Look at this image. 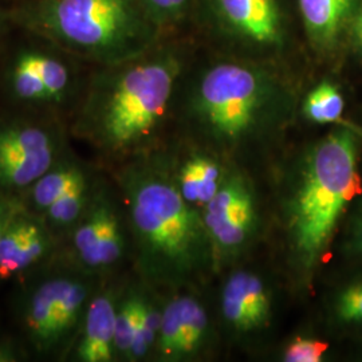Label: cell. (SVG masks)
Returning <instances> with one entry per match:
<instances>
[{
    "label": "cell",
    "mask_w": 362,
    "mask_h": 362,
    "mask_svg": "<svg viewBox=\"0 0 362 362\" xmlns=\"http://www.w3.org/2000/svg\"><path fill=\"white\" fill-rule=\"evenodd\" d=\"M300 110L287 70L228 54L191 61L176 93L182 140L247 168L282 143Z\"/></svg>",
    "instance_id": "obj_1"
},
{
    "label": "cell",
    "mask_w": 362,
    "mask_h": 362,
    "mask_svg": "<svg viewBox=\"0 0 362 362\" xmlns=\"http://www.w3.org/2000/svg\"><path fill=\"white\" fill-rule=\"evenodd\" d=\"M192 52L177 35L115 65L93 66L69 118L71 140L112 169L165 148L181 77Z\"/></svg>",
    "instance_id": "obj_2"
},
{
    "label": "cell",
    "mask_w": 362,
    "mask_h": 362,
    "mask_svg": "<svg viewBox=\"0 0 362 362\" xmlns=\"http://www.w3.org/2000/svg\"><path fill=\"white\" fill-rule=\"evenodd\" d=\"M113 180L140 282L173 293L197 288L215 274L203 214L179 191L167 148L113 169Z\"/></svg>",
    "instance_id": "obj_3"
},
{
    "label": "cell",
    "mask_w": 362,
    "mask_h": 362,
    "mask_svg": "<svg viewBox=\"0 0 362 362\" xmlns=\"http://www.w3.org/2000/svg\"><path fill=\"white\" fill-rule=\"evenodd\" d=\"M358 132L344 125L308 145L286 170L279 223L286 266L309 287L350 204L361 194Z\"/></svg>",
    "instance_id": "obj_4"
},
{
    "label": "cell",
    "mask_w": 362,
    "mask_h": 362,
    "mask_svg": "<svg viewBox=\"0 0 362 362\" xmlns=\"http://www.w3.org/2000/svg\"><path fill=\"white\" fill-rule=\"evenodd\" d=\"M3 6L13 23L90 66L128 61L169 37L141 0H13Z\"/></svg>",
    "instance_id": "obj_5"
},
{
    "label": "cell",
    "mask_w": 362,
    "mask_h": 362,
    "mask_svg": "<svg viewBox=\"0 0 362 362\" xmlns=\"http://www.w3.org/2000/svg\"><path fill=\"white\" fill-rule=\"evenodd\" d=\"M91 69L50 39L11 21L0 54V107L69 122Z\"/></svg>",
    "instance_id": "obj_6"
},
{
    "label": "cell",
    "mask_w": 362,
    "mask_h": 362,
    "mask_svg": "<svg viewBox=\"0 0 362 362\" xmlns=\"http://www.w3.org/2000/svg\"><path fill=\"white\" fill-rule=\"evenodd\" d=\"M33 272L18 303L26 346L39 357L66 358L103 279L81 270L59 252Z\"/></svg>",
    "instance_id": "obj_7"
},
{
    "label": "cell",
    "mask_w": 362,
    "mask_h": 362,
    "mask_svg": "<svg viewBox=\"0 0 362 362\" xmlns=\"http://www.w3.org/2000/svg\"><path fill=\"white\" fill-rule=\"evenodd\" d=\"M297 18L290 0H199L194 22L219 52L286 69L298 46Z\"/></svg>",
    "instance_id": "obj_8"
},
{
    "label": "cell",
    "mask_w": 362,
    "mask_h": 362,
    "mask_svg": "<svg viewBox=\"0 0 362 362\" xmlns=\"http://www.w3.org/2000/svg\"><path fill=\"white\" fill-rule=\"evenodd\" d=\"M61 117L0 107V194L16 197L71 151Z\"/></svg>",
    "instance_id": "obj_9"
},
{
    "label": "cell",
    "mask_w": 362,
    "mask_h": 362,
    "mask_svg": "<svg viewBox=\"0 0 362 362\" xmlns=\"http://www.w3.org/2000/svg\"><path fill=\"white\" fill-rule=\"evenodd\" d=\"M202 214L215 274L238 266L258 243L263 228L258 189L248 168L230 164L219 191Z\"/></svg>",
    "instance_id": "obj_10"
},
{
    "label": "cell",
    "mask_w": 362,
    "mask_h": 362,
    "mask_svg": "<svg viewBox=\"0 0 362 362\" xmlns=\"http://www.w3.org/2000/svg\"><path fill=\"white\" fill-rule=\"evenodd\" d=\"M59 254L100 279H106L129 255L128 224L115 182L98 176L90 203Z\"/></svg>",
    "instance_id": "obj_11"
},
{
    "label": "cell",
    "mask_w": 362,
    "mask_h": 362,
    "mask_svg": "<svg viewBox=\"0 0 362 362\" xmlns=\"http://www.w3.org/2000/svg\"><path fill=\"white\" fill-rule=\"evenodd\" d=\"M220 287L219 314L226 332L236 341L250 342L266 334L274 321L275 293L258 270L235 266Z\"/></svg>",
    "instance_id": "obj_12"
},
{
    "label": "cell",
    "mask_w": 362,
    "mask_h": 362,
    "mask_svg": "<svg viewBox=\"0 0 362 362\" xmlns=\"http://www.w3.org/2000/svg\"><path fill=\"white\" fill-rule=\"evenodd\" d=\"M197 288L169 293L163 302L160 333L153 357L157 361H192L206 353L211 339V318Z\"/></svg>",
    "instance_id": "obj_13"
},
{
    "label": "cell",
    "mask_w": 362,
    "mask_h": 362,
    "mask_svg": "<svg viewBox=\"0 0 362 362\" xmlns=\"http://www.w3.org/2000/svg\"><path fill=\"white\" fill-rule=\"evenodd\" d=\"M61 250L43 219L23 207L15 209L0 240V281H10L37 270Z\"/></svg>",
    "instance_id": "obj_14"
},
{
    "label": "cell",
    "mask_w": 362,
    "mask_h": 362,
    "mask_svg": "<svg viewBox=\"0 0 362 362\" xmlns=\"http://www.w3.org/2000/svg\"><path fill=\"white\" fill-rule=\"evenodd\" d=\"M122 288L103 279L94 290L69 360L77 362L116 361L115 334L118 302Z\"/></svg>",
    "instance_id": "obj_15"
},
{
    "label": "cell",
    "mask_w": 362,
    "mask_h": 362,
    "mask_svg": "<svg viewBox=\"0 0 362 362\" xmlns=\"http://www.w3.org/2000/svg\"><path fill=\"white\" fill-rule=\"evenodd\" d=\"M168 156L182 197L191 206L203 211L219 191L230 164L219 156L185 140L177 149H168Z\"/></svg>",
    "instance_id": "obj_16"
},
{
    "label": "cell",
    "mask_w": 362,
    "mask_h": 362,
    "mask_svg": "<svg viewBox=\"0 0 362 362\" xmlns=\"http://www.w3.org/2000/svg\"><path fill=\"white\" fill-rule=\"evenodd\" d=\"M303 37L320 55L334 52L357 0H294Z\"/></svg>",
    "instance_id": "obj_17"
},
{
    "label": "cell",
    "mask_w": 362,
    "mask_h": 362,
    "mask_svg": "<svg viewBox=\"0 0 362 362\" xmlns=\"http://www.w3.org/2000/svg\"><path fill=\"white\" fill-rule=\"evenodd\" d=\"M93 172L94 170L74 155L73 151H69L55 165L34 181L19 196V200L23 207L40 216L77 182Z\"/></svg>",
    "instance_id": "obj_18"
},
{
    "label": "cell",
    "mask_w": 362,
    "mask_h": 362,
    "mask_svg": "<svg viewBox=\"0 0 362 362\" xmlns=\"http://www.w3.org/2000/svg\"><path fill=\"white\" fill-rule=\"evenodd\" d=\"M97 179L98 175L93 172L88 177L77 182L43 215H40V218L46 223V226L61 243V246L69 233L77 226L79 219L83 216L90 203Z\"/></svg>",
    "instance_id": "obj_19"
},
{
    "label": "cell",
    "mask_w": 362,
    "mask_h": 362,
    "mask_svg": "<svg viewBox=\"0 0 362 362\" xmlns=\"http://www.w3.org/2000/svg\"><path fill=\"white\" fill-rule=\"evenodd\" d=\"M155 293V290L144 285L139 321L132 344L129 362L143 361L153 357L163 315V300L156 297Z\"/></svg>",
    "instance_id": "obj_20"
},
{
    "label": "cell",
    "mask_w": 362,
    "mask_h": 362,
    "mask_svg": "<svg viewBox=\"0 0 362 362\" xmlns=\"http://www.w3.org/2000/svg\"><path fill=\"white\" fill-rule=\"evenodd\" d=\"M144 285L129 286L122 288L117 308L115 356L116 360L129 361L132 344L136 334Z\"/></svg>",
    "instance_id": "obj_21"
},
{
    "label": "cell",
    "mask_w": 362,
    "mask_h": 362,
    "mask_svg": "<svg viewBox=\"0 0 362 362\" xmlns=\"http://www.w3.org/2000/svg\"><path fill=\"white\" fill-rule=\"evenodd\" d=\"M344 110V95L330 81L320 82L300 101V113L310 122L320 125L336 124L341 119Z\"/></svg>",
    "instance_id": "obj_22"
},
{
    "label": "cell",
    "mask_w": 362,
    "mask_h": 362,
    "mask_svg": "<svg viewBox=\"0 0 362 362\" xmlns=\"http://www.w3.org/2000/svg\"><path fill=\"white\" fill-rule=\"evenodd\" d=\"M165 35H177L192 23L199 0H141Z\"/></svg>",
    "instance_id": "obj_23"
},
{
    "label": "cell",
    "mask_w": 362,
    "mask_h": 362,
    "mask_svg": "<svg viewBox=\"0 0 362 362\" xmlns=\"http://www.w3.org/2000/svg\"><path fill=\"white\" fill-rule=\"evenodd\" d=\"M330 314L344 327H362V278L342 286L332 299Z\"/></svg>",
    "instance_id": "obj_24"
},
{
    "label": "cell",
    "mask_w": 362,
    "mask_h": 362,
    "mask_svg": "<svg viewBox=\"0 0 362 362\" xmlns=\"http://www.w3.org/2000/svg\"><path fill=\"white\" fill-rule=\"evenodd\" d=\"M329 345L310 336L293 337L281 353V360L285 362H321L324 361Z\"/></svg>",
    "instance_id": "obj_25"
},
{
    "label": "cell",
    "mask_w": 362,
    "mask_h": 362,
    "mask_svg": "<svg viewBox=\"0 0 362 362\" xmlns=\"http://www.w3.org/2000/svg\"><path fill=\"white\" fill-rule=\"evenodd\" d=\"M345 248L354 258L362 259V202L350 220Z\"/></svg>",
    "instance_id": "obj_26"
},
{
    "label": "cell",
    "mask_w": 362,
    "mask_h": 362,
    "mask_svg": "<svg viewBox=\"0 0 362 362\" xmlns=\"http://www.w3.org/2000/svg\"><path fill=\"white\" fill-rule=\"evenodd\" d=\"M25 356V346L8 337H0V362L22 361Z\"/></svg>",
    "instance_id": "obj_27"
},
{
    "label": "cell",
    "mask_w": 362,
    "mask_h": 362,
    "mask_svg": "<svg viewBox=\"0 0 362 362\" xmlns=\"http://www.w3.org/2000/svg\"><path fill=\"white\" fill-rule=\"evenodd\" d=\"M18 206H19V199L0 194V240Z\"/></svg>",
    "instance_id": "obj_28"
},
{
    "label": "cell",
    "mask_w": 362,
    "mask_h": 362,
    "mask_svg": "<svg viewBox=\"0 0 362 362\" xmlns=\"http://www.w3.org/2000/svg\"><path fill=\"white\" fill-rule=\"evenodd\" d=\"M10 27H11V19L8 18V15L6 13L4 6L0 4V54L3 50V46H4V42L7 38Z\"/></svg>",
    "instance_id": "obj_29"
},
{
    "label": "cell",
    "mask_w": 362,
    "mask_h": 362,
    "mask_svg": "<svg viewBox=\"0 0 362 362\" xmlns=\"http://www.w3.org/2000/svg\"><path fill=\"white\" fill-rule=\"evenodd\" d=\"M353 33H354V37L357 39V42L360 43V46L362 47V13L357 16V19L354 21V25H353Z\"/></svg>",
    "instance_id": "obj_30"
},
{
    "label": "cell",
    "mask_w": 362,
    "mask_h": 362,
    "mask_svg": "<svg viewBox=\"0 0 362 362\" xmlns=\"http://www.w3.org/2000/svg\"><path fill=\"white\" fill-rule=\"evenodd\" d=\"M13 0H0V4H7V3H11Z\"/></svg>",
    "instance_id": "obj_31"
}]
</instances>
